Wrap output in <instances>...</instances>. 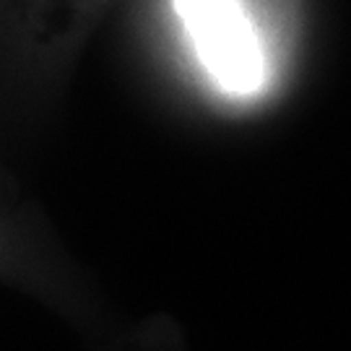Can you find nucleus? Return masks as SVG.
<instances>
[{
	"instance_id": "nucleus-1",
	"label": "nucleus",
	"mask_w": 351,
	"mask_h": 351,
	"mask_svg": "<svg viewBox=\"0 0 351 351\" xmlns=\"http://www.w3.org/2000/svg\"><path fill=\"white\" fill-rule=\"evenodd\" d=\"M195 52L219 86L252 97L268 81V58L245 0H175Z\"/></svg>"
}]
</instances>
